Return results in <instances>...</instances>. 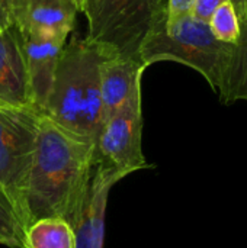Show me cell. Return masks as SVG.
<instances>
[{"label":"cell","instance_id":"6da1fadb","mask_svg":"<svg viewBox=\"0 0 247 248\" xmlns=\"http://www.w3.org/2000/svg\"><path fill=\"white\" fill-rule=\"evenodd\" d=\"M93 166V140L68 132L39 115L26 201L29 225L58 217L73 227Z\"/></svg>","mask_w":247,"mask_h":248},{"label":"cell","instance_id":"7a4b0ae2","mask_svg":"<svg viewBox=\"0 0 247 248\" xmlns=\"http://www.w3.org/2000/svg\"><path fill=\"white\" fill-rule=\"evenodd\" d=\"M111 57L115 55L74 35L60 52L55 77L41 115L68 132L96 141L103 124L100 64Z\"/></svg>","mask_w":247,"mask_h":248},{"label":"cell","instance_id":"3957f363","mask_svg":"<svg viewBox=\"0 0 247 248\" xmlns=\"http://www.w3.org/2000/svg\"><path fill=\"white\" fill-rule=\"evenodd\" d=\"M233 51V44L221 42L210 25L192 13L159 19L140 45L138 58L148 67L159 61H175L198 71L217 93Z\"/></svg>","mask_w":247,"mask_h":248},{"label":"cell","instance_id":"277c9868","mask_svg":"<svg viewBox=\"0 0 247 248\" xmlns=\"http://www.w3.org/2000/svg\"><path fill=\"white\" fill-rule=\"evenodd\" d=\"M83 13L87 41L112 55L138 58L141 42L167 9L163 0H87Z\"/></svg>","mask_w":247,"mask_h":248},{"label":"cell","instance_id":"5b68a950","mask_svg":"<svg viewBox=\"0 0 247 248\" xmlns=\"http://www.w3.org/2000/svg\"><path fill=\"white\" fill-rule=\"evenodd\" d=\"M39 113L0 106V192L26 232L28 187Z\"/></svg>","mask_w":247,"mask_h":248},{"label":"cell","instance_id":"8992f818","mask_svg":"<svg viewBox=\"0 0 247 248\" xmlns=\"http://www.w3.org/2000/svg\"><path fill=\"white\" fill-rule=\"evenodd\" d=\"M95 163L121 177L151 167L143 154L141 87L103 122L95 141Z\"/></svg>","mask_w":247,"mask_h":248},{"label":"cell","instance_id":"52a82bcc","mask_svg":"<svg viewBox=\"0 0 247 248\" xmlns=\"http://www.w3.org/2000/svg\"><path fill=\"white\" fill-rule=\"evenodd\" d=\"M12 23L22 33L66 42L77 9L73 0H4Z\"/></svg>","mask_w":247,"mask_h":248},{"label":"cell","instance_id":"ba28073f","mask_svg":"<svg viewBox=\"0 0 247 248\" xmlns=\"http://www.w3.org/2000/svg\"><path fill=\"white\" fill-rule=\"evenodd\" d=\"M122 179L95 163L77 218L71 227L76 248H103L108 196L111 189Z\"/></svg>","mask_w":247,"mask_h":248},{"label":"cell","instance_id":"9c48e42d","mask_svg":"<svg viewBox=\"0 0 247 248\" xmlns=\"http://www.w3.org/2000/svg\"><path fill=\"white\" fill-rule=\"evenodd\" d=\"M0 106L35 110L23 39L20 31L13 23L0 31Z\"/></svg>","mask_w":247,"mask_h":248},{"label":"cell","instance_id":"30bf717a","mask_svg":"<svg viewBox=\"0 0 247 248\" xmlns=\"http://www.w3.org/2000/svg\"><path fill=\"white\" fill-rule=\"evenodd\" d=\"M22 39L32 105L41 115L55 77L60 52L66 42L33 33H22Z\"/></svg>","mask_w":247,"mask_h":248},{"label":"cell","instance_id":"8fae6325","mask_svg":"<svg viewBox=\"0 0 247 248\" xmlns=\"http://www.w3.org/2000/svg\"><path fill=\"white\" fill-rule=\"evenodd\" d=\"M146 68L138 58L119 55L111 57L100 64L103 122L141 87V76Z\"/></svg>","mask_w":247,"mask_h":248},{"label":"cell","instance_id":"7c38bea8","mask_svg":"<svg viewBox=\"0 0 247 248\" xmlns=\"http://www.w3.org/2000/svg\"><path fill=\"white\" fill-rule=\"evenodd\" d=\"M239 20L240 33L233 44L231 57L217 92L221 102L226 105H231L237 100H247V6Z\"/></svg>","mask_w":247,"mask_h":248},{"label":"cell","instance_id":"4fadbf2b","mask_svg":"<svg viewBox=\"0 0 247 248\" xmlns=\"http://www.w3.org/2000/svg\"><path fill=\"white\" fill-rule=\"evenodd\" d=\"M26 248H76L73 228L58 217L32 222L25 232Z\"/></svg>","mask_w":247,"mask_h":248},{"label":"cell","instance_id":"5bb4252c","mask_svg":"<svg viewBox=\"0 0 247 248\" xmlns=\"http://www.w3.org/2000/svg\"><path fill=\"white\" fill-rule=\"evenodd\" d=\"M215 38L226 44H234L240 33V20L230 0L224 1L208 22Z\"/></svg>","mask_w":247,"mask_h":248},{"label":"cell","instance_id":"9a60e30c","mask_svg":"<svg viewBox=\"0 0 247 248\" xmlns=\"http://www.w3.org/2000/svg\"><path fill=\"white\" fill-rule=\"evenodd\" d=\"M0 246L9 248L25 247V230L17 221L12 206L0 192Z\"/></svg>","mask_w":247,"mask_h":248},{"label":"cell","instance_id":"2e32d148","mask_svg":"<svg viewBox=\"0 0 247 248\" xmlns=\"http://www.w3.org/2000/svg\"><path fill=\"white\" fill-rule=\"evenodd\" d=\"M227 0H194L192 3V9H191V13L202 20V22H210L211 16L214 15V12Z\"/></svg>","mask_w":247,"mask_h":248},{"label":"cell","instance_id":"e0dca14e","mask_svg":"<svg viewBox=\"0 0 247 248\" xmlns=\"http://www.w3.org/2000/svg\"><path fill=\"white\" fill-rule=\"evenodd\" d=\"M194 0H167V19H176L179 16L191 13Z\"/></svg>","mask_w":247,"mask_h":248},{"label":"cell","instance_id":"ac0fdd59","mask_svg":"<svg viewBox=\"0 0 247 248\" xmlns=\"http://www.w3.org/2000/svg\"><path fill=\"white\" fill-rule=\"evenodd\" d=\"M10 23H12V19H10L9 10H7V7H6L4 1L0 0V31L6 29Z\"/></svg>","mask_w":247,"mask_h":248},{"label":"cell","instance_id":"d6986e66","mask_svg":"<svg viewBox=\"0 0 247 248\" xmlns=\"http://www.w3.org/2000/svg\"><path fill=\"white\" fill-rule=\"evenodd\" d=\"M230 1L233 3L234 9H236V12H237V16L240 17V16L245 13V9H246L247 6V0H230Z\"/></svg>","mask_w":247,"mask_h":248},{"label":"cell","instance_id":"ffe728a7","mask_svg":"<svg viewBox=\"0 0 247 248\" xmlns=\"http://www.w3.org/2000/svg\"><path fill=\"white\" fill-rule=\"evenodd\" d=\"M86 1H87V0H73V3H74V6H76L77 12H83V10H84Z\"/></svg>","mask_w":247,"mask_h":248},{"label":"cell","instance_id":"44dd1931","mask_svg":"<svg viewBox=\"0 0 247 248\" xmlns=\"http://www.w3.org/2000/svg\"><path fill=\"white\" fill-rule=\"evenodd\" d=\"M1 1H4V0H1Z\"/></svg>","mask_w":247,"mask_h":248}]
</instances>
